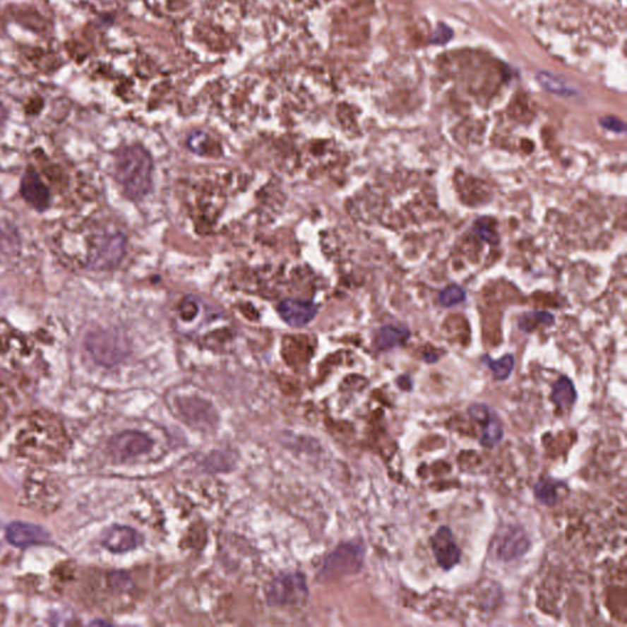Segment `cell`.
<instances>
[{"label": "cell", "mask_w": 627, "mask_h": 627, "mask_svg": "<svg viewBox=\"0 0 627 627\" xmlns=\"http://www.w3.org/2000/svg\"><path fill=\"white\" fill-rule=\"evenodd\" d=\"M483 434L480 436V445L485 448H493L501 443L503 438V428L501 420L493 411L489 418L483 423Z\"/></svg>", "instance_id": "15"}, {"label": "cell", "mask_w": 627, "mask_h": 627, "mask_svg": "<svg viewBox=\"0 0 627 627\" xmlns=\"http://www.w3.org/2000/svg\"><path fill=\"white\" fill-rule=\"evenodd\" d=\"M600 124L604 126L605 129L613 130L615 133H623L626 126L621 120L616 119L614 117H605L600 120Z\"/></svg>", "instance_id": "23"}, {"label": "cell", "mask_w": 627, "mask_h": 627, "mask_svg": "<svg viewBox=\"0 0 627 627\" xmlns=\"http://www.w3.org/2000/svg\"><path fill=\"white\" fill-rule=\"evenodd\" d=\"M553 315L545 313V311H530V313L523 314L518 321L520 328L525 333H532L538 326H542V325L548 326V325H553Z\"/></svg>", "instance_id": "17"}, {"label": "cell", "mask_w": 627, "mask_h": 627, "mask_svg": "<svg viewBox=\"0 0 627 627\" xmlns=\"http://www.w3.org/2000/svg\"><path fill=\"white\" fill-rule=\"evenodd\" d=\"M21 193L23 198H26L28 203H31L33 208L37 210H44L48 206L49 201V193L43 184L41 178L33 169H28L23 178L21 184Z\"/></svg>", "instance_id": "11"}, {"label": "cell", "mask_w": 627, "mask_h": 627, "mask_svg": "<svg viewBox=\"0 0 627 627\" xmlns=\"http://www.w3.org/2000/svg\"><path fill=\"white\" fill-rule=\"evenodd\" d=\"M465 299H466V292L457 285H452V286L445 288L438 297L440 303L446 308H451V306L460 304Z\"/></svg>", "instance_id": "19"}, {"label": "cell", "mask_w": 627, "mask_h": 627, "mask_svg": "<svg viewBox=\"0 0 627 627\" xmlns=\"http://www.w3.org/2000/svg\"><path fill=\"white\" fill-rule=\"evenodd\" d=\"M88 347L93 357L102 364L112 365L119 360V348L108 333H97L88 337Z\"/></svg>", "instance_id": "12"}, {"label": "cell", "mask_w": 627, "mask_h": 627, "mask_svg": "<svg viewBox=\"0 0 627 627\" xmlns=\"http://www.w3.org/2000/svg\"><path fill=\"white\" fill-rule=\"evenodd\" d=\"M4 119H5L4 108H3V106H1V104H0V124H1V123H3V120H4Z\"/></svg>", "instance_id": "25"}, {"label": "cell", "mask_w": 627, "mask_h": 627, "mask_svg": "<svg viewBox=\"0 0 627 627\" xmlns=\"http://www.w3.org/2000/svg\"><path fill=\"white\" fill-rule=\"evenodd\" d=\"M365 550L362 545L345 543L328 554L318 576L323 580H336L358 573L364 563Z\"/></svg>", "instance_id": "2"}, {"label": "cell", "mask_w": 627, "mask_h": 627, "mask_svg": "<svg viewBox=\"0 0 627 627\" xmlns=\"http://www.w3.org/2000/svg\"><path fill=\"white\" fill-rule=\"evenodd\" d=\"M308 595L309 590L304 575L299 572L277 576L266 590L268 604L273 607L303 604L308 599Z\"/></svg>", "instance_id": "3"}, {"label": "cell", "mask_w": 627, "mask_h": 627, "mask_svg": "<svg viewBox=\"0 0 627 627\" xmlns=\"http://www.w3.org/2000/svg\"><path fill=\"white\" fill-rule=\"evenodd\" d=\"M431 549L436 563L445 571L455 568L461 560V550L448 526L440 527L436 530L431 538Z\"/></svg>", "instance_id": "4"}, {"label": "cell", "mask_w": 627, "mask_h": 627, "mask_svg": "<svg viewBox=\"0 0 627 627\" xmlns=\"http://www.w3.org/2000/svg\"><path fill=\"white\" fill-rule=\"evenodd\" d=\"M153 445V440L146 434L124 431L112 438L111 451L119 460H129L150 451Z\"/></svg>", "instance_id": "6"}, {"label": "cell", "mask_w": 627, "mask_h": 627, "mask_svg": "<svg viewBox=\"0 0 627 627\" xmlns=\"http://www.w3.org/2000/svg\"><path fill=\"white\" fill-rule=\"evenodd\" d=\"M6 538L9 540L10 544L19 548H26L31 545L46 544L51 539V535H48L42 527L32 523L14 522L8 527Z\"/></svg>", "instance_id": "8"}, {"label": "cell", "mask_w": 627, "mask_h": 627, "mask_svg": "<svg viewBox=\"0 0 627 627\" xmlns=\"http://www.w3.org/2000/svg\"><path fill=\"white\" fill-rule=\"evenodd\" d=\"M551 400L560 408H566L576 402L577 392L568 376H561L554 383Z\"/></svg>", "instance_id": "14"}, {"label": "cell", "mask_w": 627, "mask_h": 627, "mask_svg": "<svg viewBox=\"0 0 627 627\" xmlns=\"http://www.w3.org/2000/svg\"><path fill=\"white\" fill-rule=\"evenodd\" d=\"M535 495L537 500L545 506H554L558 503V494L555 485L549 480L542 479L535 485Z\"/></svg>", "instance_id": "18"}, {"label": "cell", "mask_w": 627, "mask_h": 627, "mask_svg": "<svg viewBox=\"0 0 627 627\" xmlns=\"http://www.w3.org/2000/svg\"><path fill=\"white\" fill-rule=\"evenodd\" d=\"M112 583L116 588L126 590V587L130 585V577L124 572H114L112 575Z\"/></svg>", "instance_id": "24"}, {"label": "cell", "mask_w": 627, "mask_h": 627, "mask_svg": "<svg viewBox=\"0 0 627 627\" xmlns=\"http://www.w3.org/2000/svg\"><path fill=\"white\" fill-rule=\"evenodd\" d=\"M116 176L129 198H143L153 184V160L138 146L124 148L117 156Z\"/></svg>", "instance_id": "1"}, {"label": "cell", "mask_w": 627, "mask_h": 627, "mask_svg": "<svg viewBox=\"0 0 627 627\" xmlns=\"http://www.w3.org/2000/svg\"><path fill=\"white\" fill-rule=\"evenodd\" d=\"M102 543L112 553H126L138 547L140 538L131 527L113 526L104 533Z\"/></svg>", "instance_id": "10"}, {"label": "cell", "mask_w": 627, "mask_h": 627, "mask_svg": "<svg viewBox=\"0 0 627 627\" xmlns=\"http://www.w3.org/2000/svg\"><path fill=\"white\" fill-rule=\"evenodd\" d=\"M530 545V539L523 530L520 528H508L496 539L494 550L498 560L508 563L525 555L528 551Z\"/></svg>", "instance_id": "7"}, {"label": "cell", "mask_w": 627, "mask_h": 627, "mask_svg": "<svg viewBox=\"0 0 627 627\" xmlns=\"http://www.w3.org/2000/svg\"><path fill=\"white\" fill-rule=\"evenodd\" d=\"M468 411H470V418L474 419L475 422H478V423H482V424L489 418L490 413H491V410H490L489 407L486 406V405H483V403L472 405Z\"/></svg>", "instance_id": "21"}, {"label": "cell", "mask_w": 627, "mask_h": 627, "mask_svg": "<svg viewBox=\"0 0 627 627\" xmlns=\"http://www.w3.org/2000/svg\"><path fill=\"white\" fill-rule=\"evenodd\" d=\"M124 254V239L120 235H106L98 239L90 258V266L92 268H114Z\"/></svg>", "instance_id": "5"}, {"label": "cell", "mask_w": 627, "mask_h": 627, "mask_svg": "<svg viewBox=\"0 0 627 627\" xmlns=\"http://www.w3.org/2000/svg\"><path fill=\"white\" fill-rule=\"evenodd\" d=\"M483 363L493 371L494 378L498 381H503L510 378L512 370L515 368V358L511 354L503 355V358L498 360L491 359L490 357L485 355Z\"/></svg>", "instance_id": "16"}, {"label": "cell", "mask_w": 627, "mask_h": 627, "mask_svg": "<svg viewBox=\"0 0 627 627\" xmlns=\"http://www.w3.org/2000/svg\"><path fill=\"white\" fill-rule=\"evenodd\" d=\"M475 232L482 237V239L488 241L490 244H498V237L495 232L486 225H480L479 222L475 226Z\"/></svg>", "instance_id": "22"}, {"label": "cell", "mask_w": 627, "mask_h": 627, "mask_svg": "<svg viewBox=\"0 0 627 627\" xmlns=\"http://www.w3.org/2000/svg\"><path fill=\"white\" fill-rule=\"evenodd\" d=\"M539 78L540 83H543V86L547 88V90L549 91H551V92L555 93H563V92H570V88H568V86L565 85L563 80H560L559 78H555L553 75L550 74H540L538 76Z\"/></svg>", "instance_id": "20"}, {"label": "cell", "mask_w": 627, "mask_h": 627, "mask_svg": "<svg viewBox=\"0 0 627 627\" xmlns=\"http://www.w3.org/2000/svg\"><path fill=\"white\" fill-rule=\"evenodd\" d=\"M410 337V331L403 328H395V326H385L378 333L375 346L378 351H388L395 347L405 345V342Z\"/></svg>", "instance_id": "13"}, {"label": "cell", "mask_w": 627, "mask_h": 627, "mask_svg": "<svg viewBox=\"0 0 627 627\" xmlns=\"http://www.w3.org/2000/svg\"><path fill=\"white\" fill-rule=\"evenodd\" d=\"M316 305L304 300L286 299L278 305V313L288 325L300 328L309 323L316 315Z\"/></svg>", "instance_id": "9"}]
</instances>
